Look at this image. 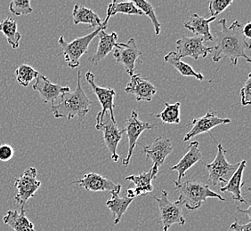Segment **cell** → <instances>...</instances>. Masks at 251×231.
I'll return each instance as SVG.
<instances>
[{"mask_svg": "<svg viewBox=\"0 0 251 231\" xmlns=\"http://www.w3.org/2000/svg\"><path fill=\"white\" fill-rule=\"evenodd\" d=\"M159 207L163 231H168L174 224L184 226L185 218L183 215L184 203L180 200L171 202L168 197V192L162 190L159 198L154 197Z\"/></svg>", "mask_w": 251, "mask_h": 231, "instance_id": "obj_5", "label": "cell"}, {"mask_svg": "<svg viewBox=\"0 0 251 231\" xmlns=\"http://www.w3.org/2000/svg\"><path fill=\"white\" fill-rule=\"evenodd\" d=\"M121 189L111 192V198L107 200L106 207L114 215V224H119L121 221V218L127 211L131 203L134 199L123 197H120V192Z\"/></svg>", "mask_w": 251, "mask_h": 231, "instance_id": "obj_25", "label": "cell"}, {"mask_svg": "<svg viewBox=\"0 0 251 231\" xmlns=\"http://www.w3.org/2000/svg\"><path fill=\"white\" fill-rule=\"evenodd\" d=\"M226 150L223 148L222 144H218V154L211 163L207 164L206 168L208 173L209 183L213 186H218L219 183L226 184L227 179L239 167L238 164H230L226 159Z\"/></svg>", "mask_w": 251, "mask_h": 231, "instance_id": "obj_6", "label": "cell"}, {"mask_svg": "<svg viewBox=\"0 0 251 231\" xmlns=\"http://www.w3.org/2000/svg\"><path fill=\"white\" fill-rule=\"evenodd\" d=\"M39 71L28 64H22L15 70V77L21 86L27 87L36 77L39 76Z\"/></svg>", "mask_w": 251, "mask_h": 231, "instance_id": "obj_30", "label": "cell"}, {"mask_svg": "<svg viewBox=\"0 0 251 231\" xmlns=\"http://www.w3.org/2000/svg\"><path fill=\"white\" fill-rule=\"evenodd\" d=\"M73 18V23L75 25L83 23L87 24V28H99L102 26V22L97 14L84 5H74Z\"/></svg>", "mask_w": 251, "mask_h": 231, "instance_id": "obj_24", "label": "cell"}, {"mask_svg": "<svg viewBox=\"0 0 251 231\" xmlns=\"http://www.w3.org/2000/svg\"><path fill=\"white\" fill-rule=\"evenodd\" d=\"M32 88L39 92L44 103H51V105L58 101L63 93L71 92L70 87H62L58 84H53L48 77L40 74L36 77V82Z\"/></svg>", "mask_w": 251, "mask_h": 231, "instance_id": "obj_13", "label": "cell"}, {"mask_svg": "<svg viewBox=\"0 0 251 231\" xmlns=\"http://www.w3.org/2000/svg\"><path fill=\"white\" fill-rule=\"evenodd\" d=\"M26 209L8 211L3 217V222L15 231H36L34 224L26 217Z\"/></svg>", "mask_w": 251, "mask_h": 231, "instance_id": "obj_23", "label": "cell"}, {"mask_svg": "<svg viewBox=\"0 0 251 231\" xmlns=\"http://www.w3.org/2000/svg\"><path fill=\"white\" fill-rule=\"evenodd\" d=\"M159 172V168L157 166L152 165V167L147 173H142L139 175H130L126 177V181H130L135 184L134 192L135 196L138 197L141 195H145L147 193L152 192L153 186L151 184V181L157 177Z\"/></svg>", "mask_w": 251, "mask_h": 231, "instance_id": "obj_22", "label": "cell"}, {"mask_svg": "<svg viewBox=\"0 0 251 231\" xmlns=\"http://www.w3.org/2000/svg\"><path fill=\"white\" fill-rule=\"evenodd\" d=\"M232 4V0H212L208 3V9L212 17H217Z\"/></svg>", "mask_w": 251, "mask_h": 231, "instance_id": "obj_33", "label": "cell"}, {"mask_svg": "<svg viewBox=\"0 0 251 231\" xmlns=\"http://www.w3.org/2000/svg\"><path fill=\"white\" fill-rule=\"evenodd\" d=\"M201 160H202V153L200 149V143L198 141H192L189 144L187 153L179 160L177 164L170 167V170L176 171L178 173L177 181L175 182V184H178L184 178L185 173L189 169L193 167L194 164Z\"/></svg>", "mask_w": 251, "mask_h": 231, "instance_id": "obj_18", "label": "cell"}, {"mask_svg": "<svg viewBox=\"0 0 251 231\" xmlns=\"http://www.w3.org/2000/svg\"><path fill=\"white\" fill-rule=\"evenodd\" d=\"M142 55L140 50L135 43V39H130L127 44L120 43L113 50V56L117 63H121L125 68L126 72L129 76L134 75L135 63Z\"/></svg>", "mask_w": 251, "mask_h": 231, "instance_id": "obj_11", "label": "cell"}, {"mask_svg": "<svg viewBox=\"0 0 251 231\" xmlns=\"http://www.w3.org/2000/svg\"><path fill=\"white\" fill-rule=\"evenodd\" d=\"M9 11L13 15H29L33 12L29 0H13L9 4Z\"/></svg>", "mask_w": 251, "mask_h": 231, "instance_id": "obj_32", "label": "cell"}, {"mask_svg": "<svg viewBox=\"0 0 251 231\" xmlns=\"http://www.w3.org/2000/svg\"><path fill=\"white\" fill-rule=\"evenodd\" d=\"M221 29L217 31L216 46H213V62L219 63L222 58L228 57L232 65L235 66L238 59H245L251 64V58L247 55V50L251 49V40H247L243 34V25L235 21L230 27L226 25V20L221 19L218 22Z\"/></svg>", "mask_w": 251, "mask_h": 231, "instance_id": "obj_1", "label": "cell"}, {"mask_svg": "<svg viewBox=\"0 0 251 231\" xmlns=\"http://www.w3.org/2000/svg\"><path fill=\"white\" fill-rule=\"evenodd\" d=\"M164 61L176 68L177 71L184 77H193L199 81H202L204 79V76L201 73L196 72L189 64L181 61L176 52H170L166 54Z\"/></svg>", "mask_w": 251, "mask_h": 231, "instance_id": "obj_28", "label": "cell"}, {"mask_svg": "<svg viewBox=\"0 0 251 231\" xmlns=\"http://www.w3.org/2000/svg\"><path fill=\"white\" fill-rule=\"evenodd\" d=\"M165 104L164 111L160 112L159 114L154 115L155 117L159 118L162 121L163 124L172 125V124H179L180 118V102H176L174 104H169L168 102L163 101Z\"/></svg>", "mask_w": 251, "mask_h": 231, "instance_id": "obj_29", "label": "cell"}, {"mask_svg": "<svg viewBox=\"0 0 251 231\" xmlns=\"http://www.w3.org/2000/svg\"><path fill=\"white\" fill-rule=\"evenodd\" d=\"M215 21H216L215 17L205 19L197 14H193L191 15L190 19L184 23V26L185 29L192 31L195 36L202 38L204 42L213 41L214 39L210 32L209 24Z\"/></svg>", "mask_w": 251, "mask_h": 231, "instance_id": "obj_21", "label": "cell"}, {"mask_svg": "<svg viewBox=\"0 0 251 231\" xmlns=\"http://www.w3.org/2000/svg\"><path fill=\"white\" fill-rule=\"evenodd\" d=\"M15 188L18 193L15 196V201L20 209H25L26 203L33 198L35 193L41 186V182L37 180V170L34 167L26 169L20 178L15 179Z\"/></svg>", "mask_w": 251, "mask_h": 231, "instance_id": "obj_7", "label": "cell"}, {"mask_svg": "<svg viewBox=\"0 0 251 231\" xmlns=\"http://www.w3.org/2000/svg\"><path fill=\"white\" fill-rule=\"evenodd\" d=\"M107 27H99L95 29L91 33L87 34L84 37L74 39L72 42H67L63 36L58 39L59 46L63 49L64 60L67 63L68 66L71 69H76L79 66V60L85 53H87L89 45L93 39L97 37V35L101 29H105Z\"/></svg>", "mask_w": 251, "mask_h": 231, "instance_id": "obj_4", "label": "cell"}, {"mask_svg": "<svg viewBox=\"0 0 251 231\" xmlns=\"http://www.w3.org/2000/svg\"><path fill=\"white\" fill-rule=\"evenodd\" d=\"M92 101L87 98L81 87V73L77 72L76 89L73 92H64L59 98L58 102L51 107L55 118H66L71 120L77 116L82 122L87 113L90 111Z\"/></svg>", "mask_w": 251, "mask_h": 231, "instance_id": "obj_2", "label": "cell"}, {"mask_svg": "<svg viewBox=\"0 0 251 231\" xmlns=\"http://www.w3.org/2000/svg\"><path fill=\"white\" fill-rule=\"evenodd\" d=\"M176 54L180 59L185 57H192L194 60H198L199 58H206L208 53L213 52L214 47H208L204 46V40L202 38L194 36L192 38L182 36L176 43Z\"/></svg>", "mask_w": 251, "mask_h": 231, "instance_id": "obj_10", "label": "cell"}, {"mask_svg": "<svg viewBox=\"0 0 251 231\" xmlns=\"http://www.w3.org/2000/svg\"><path fill=\"white\" fill-rule=\"evenodd\" d=\"M173 150L171 140L165 136H160L155 139L149 146L144 147V152L146 156V160L151 159L154 166L159 168L164 163L165 159Z\"/></svg>", "mask_w": 251, "mask_h": 231, "instance_id": "obj_17", "label": "cell"}, {"mask_svg": "<svg viewBox=\"0 0 251 231\" xmlns=\"http://www.w3.org/2000/svg\"><path fill=\"white\" fill-rule=\"evenodd\" d=\"M72 183L78 184L80 187H83L91 192L109 191L111 193L121 189V184H115L111 180L104 178L103 176L96 173L85 174L83 178L78 181H74Z\"/></svg>", "mask_w": 251, "mask_h": 231, "instance_id": "obj_15", "label": "cell"}, {"mask_svg": "<svg viewBox=\"0 0 251 231\" xmlns=\"http://www.w3.org/2000/svg\"><path fill=\"white\" fill-rule=\"evenodd\" d=\"M15 150L10 145H0V160L3 162L9 161L14 157Z\"/></svg>", "mask_w": 251, "mask_h": 231, "instance_id": "obj_35", "label": "cell"}, {"mask_svg": "<svg viewBox=\"0 0 251 231\" xmlns=\"http://www.w3.org/2000/svg\"><path fill=\"white\" fill-rule=\"evenodd\" d=\"M175 189L178 191V200L184 203V207L189 211L197 210L208 198L226 201L221 195L213 191L207 184L192 181L186 177H184L178 184H176Z\"/></svg>", "mask_w": 251, "mask_h": 231, "instance_id": "obj_3", "label": "cell"}, {"mask_svg": "<svg viewBox=\"0 0 251 231\" xmlns=\"http://www.w3.org/2000/svg\"><path fill=\"white\" fill-rule=\"evenodd\" d=\"M86 80L90 85L93 92L97 95L98 101L100 102L101 106V111L98 113L96 117L97 124L96 126L100 125L103 122L104 116L106 115L107 112H110L111 120L113 123H116V119L114 116V96H115V91L112 88H104L97 86L95 83V75L90 71L86 73Z\"/></svg>", "mask_w": 251, "mask_h": 231, "instance_id": "obj_8", "label": "cell"}, {"mask_svg": "<svg viewBox=\"0 0 251 231\" xmlns=\"http://www.w3.org/2000/svg\"><path fill=\"white\" fill-rule=\"evenodd\" d=\"M242 34L247 40H251V23L249 22L246 25L242 28Z\"/></svg>", "mask_w": 251, "mask_h": 231, "instance_id": "obj_37", "label": "cell"}, {"mask_svg": "<svg viewBox=\"0 0 251 231\" xmlns=\"http://www.w3.org/2000/svg\"><path fill=\"white\" fill-rule=\"evenodd\" d=\"M133 3L135 4V6L140 9L144 15H147L149 18H150L153 27H154L155 34L157 36H159L160 34V23H159V21L157 19V16L155 14L154 9H153V6L151 5L149 2L145 1V0H135L133 1Z\"/></svg>", "mask_w": 251, "mask_h": 231, "instance_id": "obj_31", "label": "cell"}, {"mask_svg": "<svg viewBox=\"0 0 251 231\" xmlns=\"http://www.w3.org/2000/svg\"><path fill=\"white\" fill-rule=\"evenodd\" d=\"M251 207H248V209H247V210H242V209L238 208V210H239L240 212H244V213H246L247 216H248V221H251Z\"/></svg>", "mask_w": 251, "mask_h": 231, "instance_id": "obj_38", "label": "cell"}, {"mask_svg": "<svg viewBox=\"0 0 251 231\" xmlns=\"http://www.w3.org/2000/svg\"><path fill=\"white\" fill-rule=\"evenodd\" d=\"M229 123H231L230 118H220L217 116V112H207L201 117L194 118L192 123L187 125V126L192 125L193 127L184 136V141H188L197 135L209 133V131L218 125H226Z\"/></svg>", "mask_w": 251, "mask_h": 231, "instance_id": "obj_12", "label": "cell"}, {"mask_svg": "<svg viewBox=\"0 0 251 231\" xmlns=\"http://www.w3.org/2000/svg\"><path fill=\"white\" fill-rule=\"evenodd\" d=\"M96 128L97 130L102 131V138L107 149L111 153V159L113 162H118L120 159V155L117 153V148L122 136L125 134V130L118 128L116 123H113L111 118L108 119L105 123L102 122L100 125H97Z\"/></svg>", "mask_w": 251, "mask_h": 231, "instance_id": "obj_14", "label": "cell"}, {"mask_svg": "<svg viewBox=\"0 0 251 231\" xmlns=\"http://www.w3.org/2000/svg\"><path fill=\"white\" fill-rule=\"evenodd\" d=\"M117 14H124L127 15H144L143 12L138 9L135 4L132 2H117L113 1L111 4L108 5L107 15L104 21L102 22V26L107 27L109 20Z\"/></svg>", "mask_w": 251, "mask_h": 231, "instance_id": "obj_26", "label": "cell"}, {"mask_svg": "<svg viewBox=\"0 0 251 231\" xmlns=\"http://www.w3.org/2000/svg\"><path fill=\"white\" fill-rule=\"evenodd\" d=\"M0 31L5 35L7 43L12 46V48L19 47L22 35L18 31L17 23L14 18L7 17L3 20L0 23Z\"/></svg>", "mask_w": 251, "mask_h": 231, "instance_id": "obj_27", "label": "cell"}, {"mask_svg": "<svg viewBox=\"0 0 251 231\" xmlns=\"http://www.w3.org/2000/svg\"><path fill=\"white\" fill-rule=\"evenodd\" d=\"M232 231H251V221H248L246 224H240L234 222L229 228Z\"/></svg>", "mask_w": 251, "mask_h": 231, "instance_id": "obj_36", "label": "cell"}, {"mask_svg": "<svg viewBox=\"0 0 251 231\" xmlns=\"http://www.w3.org/2000/svg\"><path fill=\"white\" fill-rule=\"evenodd\" d=\"M246 160H242L240 162V165L236 171L232 173L231 178L227 181V183L220 188V191L223 193H230L232 194V199L237 202L247 204V201L243 198L242 195V188L243 186L242 177L243 173L246 167Z\"/></svg>", "mask_w": 251, "mask_h": 231, "instance_id": "obj_20", "label": "cell"}, {"mask_svg": "<svg viewBox=\"0 0 251 231\" xmlns=\"http://www.w3.org/2000/svg\"><path fill=\"white\" fill-rule=\"evenodd\" d=\"M97 37L99 38V42L97 46V51L93 53L91 57L88 60L93 65H97L98 63L106 57L113 49L119 46V44H120L117 43L118 34L116 32L108 34L105 32V29H101L97 35Z\"/></svg>", "mask_w": 251, "mask_h": 231, "instance_id": "obj_19", "label": "cell"}, {"mask_svg": "<svg viewBox=\"0 0 251 231\" xmlns=\"http://www.w3.org/2000/svg\"><path fill=\"white\" fill-rule=\"evenodd\" d=\"M153 126L154 125H151L149 123L141 121L138 118V114L135 111L131 112L130 116L126 120L125 128H124L128 140L127 155L122 161V164L124 166H127L130 163L131 157L134 153L135 145L137 143V140L139 139L142 133L146 130H151Z\"/></svg>", "mask_w": 251, "mask_h": 231, "instance_id": "obj_9", "label": "cell"}, {"mask_svg": "<svg viewBox=\"0 0 251 231\" xmlns=\"http://www.w3.org/2000/svg\"><path fill=\"white\" fill-rule=\"evenodd\" d=\"M126 92L134 94L137 101H151L157 92V88L148 80L140 77V74H134L125 88Z\"/></svg>", "mask_w": 251, "mask_h": 231, "instance_id": "obj_16", "label": "cell"}, {"mask_svg": "<svg viewBox=\"0 0 251 231\" xmlns=\"http://www.w3.org/2000/svg\"><path fill=\"white\" fill-rule=\"evenodd\" d=\"M241 98H242V105L243 107L248 106L251 104V74L248 75L246 82L241 90Z\"/></svg>", "mask_w": 251, "mask_h": 231, "instance_id": "obj_34", "label": "cell"}]
</instances>
